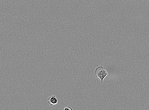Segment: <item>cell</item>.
I'll use <instances>...</instances> for the list:
<instances>
[{
  "mask_svg": "<svg viewBox=\"0 0 149 110\" xmlns=\"http://www.w3.org/2000/svg\"><path fill=\"white\" fill-rule=\"evenodd\" d=\"M64 109V110H72V109L70 107L67 106V107H65Z\"/></svg>",
  "mask_w": 149,
  "mask_h": 110,
  "instance_id": "3",
  "label": "cell"
},
{
  "mask_svg": "<svg viewBox=\"0 0 149 110\" xmlns=\"http://www.w3.org/2000/svg\"><path fill=\"white\" fill-rule=\"evenodd\" d=\"M48 104L51 106L56 105L58 104V101L55 96L52 95L48 98Z\"/></svg>",
  "mask_w": 149,
  "mask_h": 110,
  "instance_id": "2",
  "label": "cell"
},
{
  "mask_svg": "<svg viewBox=\"0 0 149 110\" xmlns=\"http://www.w3.org/2000/svg\"><path fill=\"white\" fill-rule=\"evenodd\" d=\"M108 73L105 68L101 66L97 67L95 72V75L96 77H98L101 80V83L103 82L104 79L108 75Z\"/></svg>",
  "mask_w": 149,
  "mask_h": 110,
  "instance_id": "1",
  "label": "cell"
}]
</instances>
